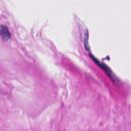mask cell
Returning <instances> with one entry per match:
<instances>
[{"label":"cell","instance_id":"cell-1","mask_svg":"<svg viewBox=\"0 0 131 131\" xmlns=\"http://www.w3.org/2000/svg\"><path fill=\"white\" fill-rule=\"evenodd\" d=\"M0 35L5 40L9 39L11 37V34L8 28L4 25H0Z\"/></svg>","mask_w":131,"mask_h":131}]
</instances>
